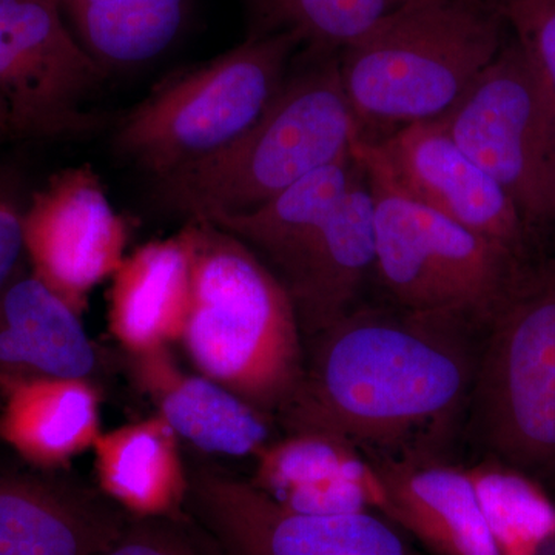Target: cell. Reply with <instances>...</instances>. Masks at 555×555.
<instances>
[{
    "label": "cell",
    "instance_id": "1",
    "mask_svg": "<svg viewBox=\"0 0 555 555\" xmlns=\"http://www.w3.org/2000/svg\"><path fill=\"white\" fill-rule=\"evenodd\" d=\"M481 331L462 318L357 306L305 341V371L276 422L364 455L441 452L465 420Z\"/></svg>",
    "mask_w": 555,
    "mask_h": 555
},
{
    "label": "cell",
    "instance_id": "2",
    "mask_svg": "<svg viewBox=\"0 0 555 555\" xmlns=\"http://www.w3.org/2000/svg\"><path fill=\"white\" fill-rule=\"evenodd\" d=\"M192 301L179 345L204 377L276 420L305 371V335L291 295L247 244L204 219L184 225Z\"/></svg>",
    "mask_w": 555,
    "mask_h": 555
},
{
    "label": "cell",
    "instance_id": "3",
    "mask_svg": "<svg viewBox=\"0 0 555 555\" xmlns=\"http://www.w3.org/2000/svg\"><path fill=\"white\" fill-rule=\"evenodd\" d=\"M492 0H406L339 51L343 90L363 141L441 119L505 43Z\"/></svg>",
    "mask_w": 555,
    "mask_h": 555
},
{
    "label": "cell",
    "instance_id": "4",
    "mask_svg": "<svg viewBox=\"0 0 555 555\" xmlns=\"http://www.w3.org/2000/svg\"><path fill=\"white\" fill-rule=\"evenodd\" d=\"M331 54L288 75L261 118L228 147L158 179L166 206L189 219L250 210L352 155L361 133Z\"/></svg>",
    "mask_w": 555,
    "mask_h": 555
},
{
    "label": "cell",
    "instance_id": "5",
    "mask_svg": "<svg viewBox=\"0 0 555 555\" xmlns=\"http://www.w3.org/2000/svg\"><path fill=\"white\" fill-rule=\"evenodd\" d=\"M465 420L483 459L555 488V258L529 266L481 332Z\"/></svg>",
    "mask_w": 555,
    "mask_h": 555
},
{
    "label": "cell",
    "instance_id": "6",
    "mask_svg": "<svg viewBox=\"0 0 555 555\" xmlns=\"http://www.w3.org/2000/svg\"><path fill=\"white\" fill-rule=\"evenodd\" d=\"M356 155L374 196V273L397 308L462 318L483 332L534 262L517 261L409 195L363 139Z\"/></svg>",
    "mask_w": 555,
    "mask_h": 555
},
{
    "label": "cell",
    "instance_id": "7",
    "mask_svg": "<svg viewBox=\"0 0 555 555\" xmlns=\"http://www.w3.org/2000/svg\"><path fill=\"white\" fill-rule=\"evenodd\" d=\"M302 46L270 31L173 73L122 119L116 147L156 179L228 147L275 100Z\"/></svg>",
    "mask_w": 555,
    "mask_h": 555
},
{
    "label": "cell",
    "instance_id": "8",
    "mask_svg": "<svg viewBox=\"0 0 555 555\" xmlns=\"http://www.w3.org/2000/svg\"><path fill=\"white\" fill-rule=\"evenodd\" d=\"M440 120L537 238L555 228V104L513 36Z\"/></svg>",
    "mask_w": 555,
    "mask_h": 555
},
{
    "label": "cell",
    "instance_id": "9",
    "mask_svg": "<svg viewBox=\"0 0 555 555\" xmlns=\"http://www.w3.org/2000/svg\"><path fill=\"white\" fill-rule=\"evenodd\" d=\"M188 513L225 555H423L377 511L297 513L210 467L190 470Z\"/></svg>",
    "mask_w": 555,
    "mask_h": 555
},
{
    "label": "cell",
    "instance_id": "10",
    "mask_svg": "<svg viewBox=\"0 0 555 555\" xmlns=\"http://www.w3.org/2000/svg\"><path fill=\"white\" fill-rule=\"evenodd\" d=\"M104 72L56 0H0V100L10 138L54 139L86 129L83 105Z\"/></svg>",
    "mask_w": 555,
    "mask_h": 555
},
{
    "label": "cell",
    "instance_id": "11",
    "mask_svg": "<svg viewBox=\"0 0 555 555\" xmlns=\"http://www.w3.org/2000/svg\"><path fill=\"white\" fill-rule=\"evenodd\" d=\"M129 228L90 166L57 171L27 201L25 257L40 283L82 313L127 257Z\"/></svg>",
    "mask_w": 555,
    "mask_h": 555
},
{
    "label": "cell",
    "instance_id": "12",
    "mask_svg": "<svg viewBox=\"0 0 555 555\" xmlns=\"http://www.w3.org/2000/svg\"><path fill=\"white\" fill-rule=\"evenodd\" d=\"M390 178L420 203L473 230L524 264L537 236L491 175L460 147L440 119L412 124L369 142Z\"/></svg>",
    "mask_w": 555,
    "mask_h": 555
},
{
    "label": "cell",
    "instance_id": "13",
    "mask_svg": "<svg viewBox=\"0 0 555 555\" xmlns=\"http://www.w3.org/2000/svg\"><path fill=\"white\" fill-rule=\"evenodd\" d=\"M366 459L377 483V513L429 553L500 555L467 467L452 465L441 452Z\"/></svg>",
    "mask_w": 555,
    "mask_h": 555
},
{
    "label": "cell",
    "instance_id": "14",
    "mask_svg": "<svg viewBox=\"0 0 555 555\" xmlns=\"http://www.w3.org/2000/svg\"><path fill=\"white\" fill-rule=\"evenodd\" d=\"M129 517L56 473H0V555H98Z\"/></svg>",
    "mask_w": 555,
    "mask_h": 555
},
{
    "label": "cell",
    "instance_id": "15",
    "mask_svg": "<svg viewBox=\"0 0 555 555\" xmlns=\"http://www.w3.org/2000/svg\"><path fill=\"white\" fill-rule=\"evenodd\" d=\"M374 269V196L361 164L360 175L315 238L280 276L305 341L357 308Z\"/></svg>",
    "mask_w": 555,
    "mask_h": 555
},
{
    "label": "cell",
    "instance_id": "16",
    "mask_svg": "<svg viewBox=\"0 0 555 555\" xmlns=\"http://www.w3.org/2000/svg\"><path fill=\"white\" fill-rule=\"evenodd\" d=\"M130 358L134 382L179 440L232 459H255L273 440L272 418L199 372L182 371L169 349Z\"/></svg>",
    "mask_w": 555,
    "mask_h": 555
},
{
    "label": "cell",
    "instance_id": "17",
    "mask_svg": "<svg viewBox=\"0 0 555 555\" xmlns=\"http://www.w3.org/2000/svg\"><path fill=\"white\" fill-rule=\"evenodd\" d=\"M109 280L108 328L130 357L179 345L192 301L188 229L138 247Z\"/></svg>",
    "mask_w": 555,
    "mask_h": 555
},
{
    "label": "cell",
    "instance_id": "18",
    "mask_svg": "<svg viewBox=\"0 0 555 555\" xmlns=\"http://www.w3.org/2000/svg\"><path fill=\"white\" fill-rule=\"evenodd\" d=\"M254 460L248 481L287 509L320 516L377 511V483L366 455L337 438L286 434Z\"/></svg>",
    "mask_w": 555,
    "mask_h": 555
},
{
    "label": "cell",
    "instance_id": "19",
    "mask_svg": "<svg viewBox=\"0 0 555 555\" xmlns=\"http://www.w3.org/2000/svg\"><path fill=\"white\" fill-rule=\"evenodd\" d=\"M0 400V440L35 469L56 473L101 436V397L90 378H3Z\"/></svg>",
    "mask_w": 555,
    "mask_h": 555
},
{
    "label": "cell",
    "instance_id": "20",
    "mask_svg": "<svg viewBox=\"0 0 555 555\" xmlns=\"http://www.w3.org/2000/svg\"><path fill=\"white\" fill-rule=\"evenodd\" d=\"M98 356L80 315L33 273L0 291V379L90 378Z\"/></svg>",
    "mask_w": 555,
    "mask_h": 555
},
{
    "label": "cell",
    "instance_id": "21",
    "mask_svg": "<svg viewBox=\"0 0 555 555\" xmlns=\"http://www.w3.org/2000/svg\"><path fill=\"white\" fill-rule=\"evenodd\" d=\"M91 452L98 488L129 516L188 514L190 470L177 434L159 415L102 430Z\"/></svg>",
    "mask_w": 555,
    "mask_h": 555
},
{
    "label": "cell",
    "instance_id": "22",
    "mask_svg": "<svg viewBox=\"0 0 555 555\" xmlns=\"http://www.w3.org/2000/svg\"><path fill=\"white\" fill-rule=\"evenodd\" d=\"M361 171L352 155L328 164L281 190L250 210L204 219L228 230L258 257L268 259L280 278L315 238Z\"/></svg>",
    "mask_w": 555,
    "mask_h": 555
},
{
    "label": "cell",
    "instance_id": "23",
    "mask_svg": "<svg viewBox=\"0 0 555 555\" xmlns=\"http://www.w3.org/2000/svg\"><path fill=\"white\" fill-rule=\"evenodd\" d=\"M69 28L102 67L144 64L169 50L190 0H56Z\"/></svg>",
    "mask_w": 555,
    "mask_h": 555
},
{
    "label": "cell",
    "instance_id": "24",
    "mask_svg": "<svg viewBox=\"0 0 555 555\" xmlns=\"http://www.w3.org/2000/svg\"><path fill=\"white\" fill-rule=\"evenodd\" d=\"M467 470L499 554H542L555 540V503L545 486L491 459Z\"/></svg>",
    "mask_w": 555,
    "mask_h": 555
},
{
    "label": "cell",
    "instance_id": "25",
    "mask_svg": "<svg viewBox=\"0 0 555 555\" xmlns=\"http://www.w3.org/2000/svg\"><path fill=\"white\" fill-rule=\"evenodd\" d=\"M275 24L318 53H339L375 27L400 0H255Z\"/></svg>",
    "mask_w": 555,
    "mask_h": 555
},
{
    "label": "cell",
    "instance_id": "26",
    "mask_svg": "<svg viewBox=\"0 0 555 555\" xmlns=\"http://www.w3.org/2000/svg\"><path fill=\"white\" fill-rule=\"evenodd\" d=\"M98 555H225L190 514L130 516L120 534Z\"/></svg>",
    "mask_w": 555,
    "mask_h": 555
},
{
    "label": "cell",
    "instance_id": "27",
    "mask_svg": "<svg viewBox=\"0 0 555 555\" xmlns=\"http://www.w3.org/2000/svg\"><path fill=\"white\" fill-rule=\"evenodd\" d=\"M555 104V0H492Z\"/></svg>",
    "mask_w": 555,
    "mask_h": 555
},
{
    "label": "cell",
    "instance_id": "28",
    "mask_svg": "<svg viewBox=\"0 0 555 555\" xmlns=\"http://www.w3.org/2000/svg\"><path fill=\"white\" fill-rule=\"evenodd\" d=\"M27 201L22 198L17 173L0 169V291L21 269L24 247V211Z\"/></svg>",
    "mask_w": 555,
    "mask_h": 555
},
{
    "label": "cell",
    "instance_id": "29",
    "mask_svg": "<svg viewBox=\"0 0 555 555\" xmlns=\"http://www.w3.org/2000/svg\"><path fill=\"white\" fill-rule=\"evenodd\" d=\"M10 138L9 116H7V108L0 100V141Z\"/></svg>",
    "mask_w": 555,
    "mask_h": 555
}]
</instances>
